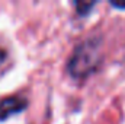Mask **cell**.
<instances>
[{"instance_id":"cell-1","label":"cell","mask_w":125,"mask_h":124,"mask_svg":"<svg viewBox=\"0 0 125 124\" xmlns=\"http://www.w3.org/2000/svg\"><path fill=\"white\" fill-rule=\"evenodd\" d=\"M102 63V38L92 37L80 42L67 63V72L74 79H86Z\"/></svg>"},{"instance_id":"cell-2","label":"cell","mask_w":125,"mask_h":124,"mask_svg":"<svg viewBox=\"0 0 125 124\" xmlns=\"http://www.w3.org/2000/svg\"><path fill=\"white\" fill-rule=\"evenodd\" d=\"M28 98L22 95H12L0 101V121H4L28 108Z\"/></svg>"},{"instance_id":"cell-3","label":"cell","mask_w":125,"mask_h":124,"mask_svg":"<svg viewBox=\"0 0 125 124\" xmlns=\"http://www.w3.org/2000/svg\"><path fill=\"white\" fill-rule=\"evenodd\" d=\"M94 1H74V6H76V12L80 15V16H86L92 12V9L94 7Z\"/></svg>"},{"instance_id":"cell-4","label":"cell","mask_w":125,"mask_h":124,"mask_svg":"<svg viewBox=\"0 0 125 124\" xmlns=\"http://www.w3.org/2000/svg\"><path fill=\"white\" fill-rule=\"evenodd\" d=\"M6 59H7V53L4 51V50H1L0 48V67H1V64L6 62Z\"/></svg>"},{"instance_id":"cell-5","label":"cell","mask_w":125,"mask_h":124,"mask_svg":"<svg viewBox=\"0 0 125 124\" xmlns=\"http://www.w3.org/2000/svg\"><path fill=\"white\" fill-rule=\"evenodd\" d=\"M111 4H112L114 7H118V9H125V4H118V3H114V1H112Z\"/></svg>"}]
</instances>
